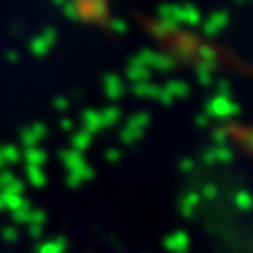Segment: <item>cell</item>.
Wrapping results in <instances>:
<instances>
[{
  "mask_svg": "<svg viewBox=\"0 0 253 253\" xmlns=\"http://www.w3.org/2000/svg\"><path fill=\"white\" fill-rule=\"evenodd\" d=\"M63 167L68 169V175H66V184L70 188H76L81 186L84 179L91 177V167L84 163V154L76 152V150H63V152L59 154Z\"/></svg>",
  "mask_w": 253,
  "mask_h": 253,
  "instance_id": "1",
  "label": "cell"
},
{
  "mask_svg": "<svg viewBox=\"0 0 253 253\" xmlns=\"http://www.w3.org/2000/svg\"><path fill=\"white\" fill-rule=\"evenodd\" d=\"M55 38H57V32H55V28H46L42 34H38V36H34L30 41V51L34 55H38V57H42V55H46L51 51Z\"/></svg>",
  "mask_w": 253,
  "mask_h": 253,
  "instance_id": "2",
  "label": "cell"
},
{
  "mask_svg": "<svg viewBox=\"0 0 253 253\" xmlns=\"http://www.w3.org/2000/svg\"><path fill=\"white\" fill-rule=\"evenodd\" d=\"M46 133H49V131H46V125L34 123V125L26 126V129L21 131V144L26 148H36L46 137Z\"/></svg>",
  "mask_w": 253,
  "mask_h": 253,
  "instance_id": "3",
  "label": "cell"
},
{
  "mask_svg": "<svg viewBox=\"0 0 253 253\" xmlns=\"http://www.w3.org/2000/svg\"><path fill=\"white\" fill-rule=\"evenodd\" d=\"M21 158L26 161V167H42L46 161V152L42 148H26V152L21 154Z\"/></svg>",
  "mask_w": 253,
  "mask_h": 253,
  "instance_id": "4",
  "label": "cell"
},
{
  "mask_svg": "<svg viewBox=\"0 0 253 253\" xmlns=\"http://www.w3.org/2000/svg\"><path fill=\"white\" fill-rule=\"evenodd\" d=\"M83 125H84V131H89L93 135L95 131H99L101 126H104V123H101V114L95 112V110H86V112H83Z\"/></svg>",
  "mask_w": 253,
  "mask_h": 253,
  "instance_id": "5",
  "label": "cell"
},
{
  "mask_svg": "<svg viewBox=\"0 0 253 253\" xmlns=\"http://www.w3.org/2000/svg\"><path fill=\"white\" fill-rule=\"evenodd\" d=\"M66 247H68L66 239H63V236H57V239H53V241L42 243L36 253H63V251H66Z\"/></svg>",
  "mask_w": 253,
  "mask_h": 253,
  "instance_id": "6",
  "label": "cell"
},
{
  "mask_svg": "<svg viewBox=\"0 0 253 253\" xmlns=\"http://www.w3.org/2000/svg\"><path fill=\"white\" fill-rule=\"evenodd\" d=\"M91 137L93 135H91L89 131H84V129L83 131H76L74 135H72V150H76V152L83 154L84 150L91 146Z\"/></svg>",
  "mask_w": 253,
  "mask_h": 253,
  "instance_id": "7",
  "label": "cell"
},
{
  "mask_svg": "<svg viewBox=\"0 0 253 253\" xmlns=\"http://www.w3.org/2000/svg\"><path fill=\"white\" fill-rule=\"evenodd\" d=\"M2 203H4V209L11 211V213H15L17 209H21V207H26L28 205V201H26V196L23 194H2Z\"/></svg>",
  "mask_w": 253,
  "mask_h": 253,
  "instance_id": "8",
  "label": "cell"
},
{
  "mask_svg": "<svg viewBox=\"0 0 253 253\" xmlns=\"http://www.w3.org/2000/svg\"><path fill=\"white\" fill-rule=\"evenodd\" d=\"M26 179L36 188H42L46 184V175L42 167H26Z\"/></svg>",
  "mask_w": 253,
  "mask_h": 253,
  "instance_id": "9",
  "label": "cell"
},
{
  "mask_svg": "<svg viewBox=\"0 0 253 253\" xmlns=\"http://www.w3.org/2000/svg\"><path fill=\"white\" fill-rule=\"evenodd\" d=\"M0 152H2L4 165H15V163L21 161V150H19L17 146H13V144H4Z\"/></svg>",
  "mask_w": 253,
  "mask_h": 253,
  "instance_id": "10",
  "label": "cell"
},
{
  "mask_svg": "<svg viewBox=\"0 0 253 253\" xmlns=\"http://www.w3.org/2000/svg\"><path fill=\"white\" fill-rule=\"evenodd\" d=\"M32 211H34V209H32V207H30V203H28L26 207L17 209L15 213H11V215H13V219H15V224H28V226H30V219H32Z\"/></svg>",
  "mask_w": 253,
  "mask_h": 253,
  "instance_id": "11",
  "label": "cell"
},
{
  "mask_svg": "<svg viewBox=\"0 0 253 253\" xmlns=\"http://www.w3.org/2000/svg\"><path fill=\"white\" fill-rule=\"evenodd\" d=\"M106 93L110 95V97H116L118 93H121V81H116L114 76H106Z\"/></svg>",
  "mask_w": 253,
  "mask_h": 253,
  "instance_id": "12",
  "label": "cell"
},
{
  "mask_svg": "<svg viewBox=\"0 0 253 253\" xmlns=\"http://www.w3.org/2000/svg\"><path fill=\"white\" fill-rule=\"evenodd\" d=\"M15 179H17V177H15L11 171H6V169H2V171H0V192H4V190L9 188V186L13 184Z\"/></svg>",
  "mask_w": 253,
  "mask_h": 253,
  "instance_id": "13",
  "label": "cell"
},
{
  "mask_svg": "<svg viewBox=\"0 0 253 253\" xmlns=\"http://www.w3.org/2000/svg\"><path fill=\"white\" fill-rule=\"evenodd\" d=\"M59 6L63 9V13L68 15L70 19H78V4H74V2H59Z\"/></svg>",
  "mask_w": 253,
  "mask_h": 253,
  "instance_id": "14",
  "label": "cell"
},
{
  "mask_svg": "<svg viewBox=\"0 0 253 253\" xmlns=\"http://www.w3.org/2000/svg\"><path fill=\"white\" fill-rule=\"evenodd\" d=\"M2 239H4V241H9V243H15V241L19 239L17 228H15V226H6L4 230H2Z\"/></svg>",
  "mask_w": 253,
  "mask_h": 253,
  "instance_id": "15",
  "label": "cell"
},
{
  "mask_svg": "<svg viewBox=\"0 0 253 253\" xmlns=\"http://www.w3.org/2000/svg\"><path fill=\"white\" fill-rule=\"evenodd\" d=\"M68 106H70V101H68L66 97H57V99L53 101V108H55V110H59V112L68 110Z\"/></svg>",
  "mask_w": 253,
  "mask_h": 253,
  "instance_id": "16",
  "label": "cell"
},
{
  "mask_svg": "<svg viewBox=\"0 0 253 253\" xmlns=\"http://www.w3.org/2000/svg\"><path fill=\"white\" fill-rule=\"evenodd\" d=\"M28 228H30V236H34V239L42 236V226H28Z\"/></svg>",
  "mask_w": 253,
  "mask_h": 253,
  "instance_id": "17",
  "label": "cell"
},
{
  "mask_svg": "<svg viewBox=\"0 0 253 253\" xmlns=\"http://www.w3.org/2000/svg\"><path fill=\"white\" fill-rule=\"evenodd\" d=\"M61 129L63 131H70V129H72V121H70V118H61Z\"/></svg>",
  "mask_w": 253,
  "mask_h": 253,
  "instance_id": "18",
  "label": "cell"
},
{
  "mask_svg": "<svg viewBox=\"0 0 253 253\" xmlns=\"http://www.w3.org/2000/svg\"><path fill=\"white\" fill-rule=\"evenodd\" d=\"M6 59H9V61H17V59H19V55L15 53V51H9V53H6Z\"/></svg>",
  "mask_w": 253,
  "mask_h": 253,
  "instance_id": "19",
  "label": "cell"
},
{
  "mask_svg": "<svg viewBox=\"0 0 253 253\" xmlns=\"http://www.w3.org/2000/svg\"><path fill=\"white\" fill-rule=\"evenodd\" d=\"M112 28L118 30V32H123V30H125V23H121V21H112Z\"/></svg>",
  "mask_w": 253,
  "mask_h": 253,
  "instance_id": "20",
  "label": "cell"
},
{
  "mask_svg": "<svg viewBox=\"0 0 253 253\" xmlns=\"http://www.w3.org/2000/svg\"><path fill=\"white\" fill-rule=\"evenodd\" d=\"M0 150H2V146H0ZM6 167V165H4V161H2V152H0V171H2Z\"/></svg>",
  "mask_w": 253,
  "mask_h": 253,
  "instance_id": "21",
  "label": "cell"
},
{
  "mask_svg": "<svg viewBox=\"0 0 253 253\" xmlns=\"http://www.w3.org/2000/svg\"><path fill=\"white\" fill-rule=\"evenodd\" d=\"M0 211H4V203H2V194H0Z\"/></svg>",
  "mask_w": 253,
  "mask_h": 253,
  "instance_id": "22",
  "label": "cell"
}]
</instances>
